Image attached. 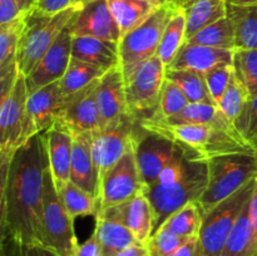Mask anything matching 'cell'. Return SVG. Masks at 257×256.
<instances>
[{
	"instance_id": "obj_1",
	"label": "cell",
	"mask_w": 257,
	"mask_h": 256,
	"mask_svg": "<svg viewBox=\"0 0 257 256\" xmlns=\"http://www.w3.org/2000/svg\"><path fill=\"white\" fill-rule=\"evenodd\" d=\"M2 161L0 238L39 245L42 230L44 171L48 165L44 135L38 133Z\"/></svg>"
},
{
	"instance_id": "obj_2",
	"label": "cell",
	"mask_w": 257,
	"mask_h": 256,
	"mask_svg": "<svg viewBox=\"0 0 257 256\" xmlns=\"http://www.w3.org/2000/svg\"><path fill=\"white\" fill-rule=\"evenodd\" d=\"M138 123L146 132L172 141L193 162L208 163L213 158L236 153L257 155L237 130L212 124H167L152 118H143Z\"/></svg>"
},
{
	"instance_id": "obj_3",
	"label": "cell",
	"mask_w": 257,
	"mask_h": 256,
	"mask_svg": "<svg viewBox=\"0 0 257 256\" xmlns=\"http://www.w3.org/2000/svg\"><path fill=\"white\" fill-rule=\"evenodd\" d=\"M208 181V163L193 162L182 151L151 187L143 188L155 213V232L183 206L197 202ZM153 232V233H155Z\"/></svg>"
},
{
	"instance_id": "obj_4",
	"label": "cell",
	"mask_w": 257,
	"mask_h": 256,
	"mask_svg": "<svg viewBox=\"0 0 257 256\" xmlns=\"http://www.w3.org/2000/svg\"><path fill=\"white\" fill-rule=\"evenodd\" d=\"M257 178V155L236 153L221 156L208 162V181L197 203L202 218L215 206L225 201Z\"/></svg>"
},
{
	"instance_id": "obj_5",
	"label": "cell",
	"mask_w": 257,
	"mask_h": 256,
	"mask_svg": "<svg viewBox=\"0 0 257 256\" xmlns=\"http://www.w3.org/2000/svg\"><path fill=\"white\" fill-rule=\"evenodd\" d=\"M83 7L84 5L72 7L53 17H42L34 12L30 13L18 48L20 74L27 77L34 69Z\"/></svg>"
},
{
	"instance_id": "obj_6",
	"label": "cell",
	"mask_w": 257,
	"mask_h": 256,
	"mask_svg": "<svg viewBox=\"0 0 257 256\" xmlns=\"http://www.w3.org/2000/svg\"><path fill=\"white\" fill-rule=\"evenodd\" d=\"M78 245L79 242L75 235L74 220L70 217L60 198L49 165H47L44 171L40 246L60 256H73Z\"/></svg>"
},
{
	"instance_id": "obj_7",
	"label": "cell",
	"mask_w": 257,
	"mask_h": 256,
	"mask_svg": "<svg viewBox=\"0 0 257 256\" xmlns=\"http://www.w3.org/2000/svg\"><path fill=\"white\" fill-rule=\"evenodd\" d=\"M178 8L172 3L157 8L147 20L120 39L119 67L124 79L141 64L157 55L163 32Z\"/></svg>"
},
{
	"instance_id": "obj_8",
	"label": "cell",
	"mask_w": 257,
	"mask_h": 256,
	"mask_svg": "<svg viewBox=\"0 0 257 256\" xmlns=\"http://www.w3.org/2000/svg\"><path fill=\"white\" fill-rule=\"evenodd\" d=\"M255 181L218 203L203 217L202 227L198 235L203 256L222 255L236 221L250 202Z\"/></svg>"
},
{
	"instance_id": "obj_9",
	"label": "cell",
	"mask_w": 257,
	"mask_h": 256,
	"mask_svg": "<svg viewBox=\"0 0 257 256\" xmlns=\"http://www.w3.org/2000/svg\"><path fill=\"white\" fill-rule=\"evenodd\" d=\"M165 79L166 65L157 55L141 64L124 79L128 112L138 122L157 110Z\"/></svg>"
},
{
	"instance_id": "obj_10",
	"label": "cell",
	"mask_w": 257,
	"mask_h": 256,
	"mask_svg": "<svg viewBox=\"0 0 257 256\" xmlns=\"http://www.w3.org/2000/svg\"><path fill=\"white\" fill-rule=\"evenodd\" d=\"M27 80L19 75L12 92L0 100V160L10 161L27 140Z\"/></svg>"
},
{
	"instance_id": "obj_11",
	"label": "cell",
	"mask_w": 257,
	"mask_h": 256,
	"mask_svg": "<svg viewBox=\"0 0 257 256\" xmlns=\"http://www.w3.org/2000/svg\"><path fill=\"white\" fill-rule=\"evenodd\" d=\"M138 130V120L132 115H127L118 122L88 132L99 181L135 143Z\"/></svg>"
},
{
	"instance_id": "obj_12",
	"label": "cell",
	"mask_w": 257,
	"mask_h": 256,
	"mask_svg": "<svg viewBox=\"0 0 257 256\" xmlns=\"http://www.w3.org/2000/svg\"><path fill=\"white\" fill-rule=\"evenodd\" d=\"M143 188L145 186L141 178L137 158H136L135 141L123 157L105 173L100 181L99 198H98L99 210L127 202L136 196L143 193Z\"/></svg>"
},
{
	"instance_id": "obj_13",
	"label": "cell",
	"mask_w": 257,
	"mask_h": 256,
	"mask_svg": "<svg viewBox=\"0 0 257 256\" xmlns=\"http://www.w3.org/2000/svg\"><path fill=\"white\" fill-rule=\"evenodd\" d=\"M99 79L83 89L64 97L62 114L54 125L72 135L88 133L102 127V117L97 103V85Z\"/></svg>"
},
{
	"instance_id": "obj_14",
	"label": "cell",
	"mask_w": 257,
	"mask_h": 256,
	"mask_svg": "<svg viewBox=\"0 0 257 256\" xmlns=\"http://www.w3.org/2000/svg\"><path fill=\"white\" fill-rule=\"evenodd\" d=\"M181 150L172 141L143 131L140 127L136 140V158L143 186L151 187Z\"/></svg>"
},
{
	"instance_id": "obj_15",
	"label": "cell",
	"mask_w": 257,
	"mask_h": 256,
	"mask_svg": "<svg viewBox=\"0 0 257 256\" xmlns=\"http://www.w3.org/2000/svg\"><path fill=\"white\" fill-rule=\"evenodd\" d=\"M63 104L60 80L30 93L27 103V140L52 128L62 114Z\"/></svg>"
},
{
	"instance_id": "obj_16",
	"label": "cell",
	"mask_w": 257,
	"mask_h": 256,
	"mask_svg": "<svg viewBox=\"0 0 257 256\" xmlns=\"http://www.w3.org/2000/svg\"><path fill=\"white\" fill-rule=\"evenodd\" d=\"M73 37H93L119 44L122 35L107 0H93L77 13L69 24Z\"/></svg>"
},
{
	"instance_id": "obj_17",
	"label": "cell",
	"mask_w": 257,
	"mask_h": 256,
	"mask_svg": "<svg viewBox=\"0 0 257 256\" xmlns=\"http://www.w3.org/2000/svg\"><path fill=\"white\" fill-rule=\"evenodd\" d=\"M97 216L124 225L142 245H147L155 232V213L145 193L120 205L99 210Z\"/></svg>"
},
{
	"instance_id": "obj_18",
	"label": "cell",
	"mask_w": 257,
	"mask_h": 256,
	"mask_svg": "<svg viewBox=\"0 0 257 256\" xmlns=\"http://www.w3.org/2000/svg\"><path fill=\"white\" fill-rule=\"evenodd\" d=\"M72 40L73 35L69 28H67L50 49L43 55L34 69L25 77L29 94L62 79L72 59Z\"/></svg>"
},
{
	"instance_id": "obj_19",
	"label": "cell",
	"mask_w": 257,
	"mask_h": 256,
	"mask_svg": "<svg viewBox=\"0 0 257 256\" xmlns=\"http://www.w3.org/2000/svg\"><path fill=\"white\" fill-rule=\"evenodd\" d=\"M30 13H23L13 22L0 25V100L12 92L20 75L18 48Z\"/></svg>"
},
{
	"instance_id": "obj_20",
	"label": "cell",
	"mask_w": 257,
	"mask_h": 256,
	"mask_svg": "<svg viewBox=\"0 0 257 256\" xmlns=\"http://www.w3.org/2000/svg\"><path fill=\"white\" fill-rule=\"evenodd\" d=\"M95 94L102 117V127L131 115L125 99L124 77L120 67L112 68L100 78Z\"/></svg>"
},
{
	"instance_id": "obj_21",
	"label": "cell",
	"mask_w": 257,
	"mask_h": 256,
	"mask_svg": "<svg viewBox=\"0 0 257 256\" xmlns=\"http://www.w3.org/2000/svg\"><path fill=\"white\" fill-rule=\"evenodd\" d=\"M232 60L233 50L185 43L167 68L192 70L205 75L216 68L232 64Z\"/></svg>"
},
{
	"instance_id": "obj_22",
	"label": "cell",
	"mask_w": 257,
	"mask_h": 256,
	"mask_svg": "<svg viewBox=\"0 0 257 256\" xmlns=\"http://www.w3.org/2000/svg\"><path fill=\"white\" fill-rule=\"evenodd\" d=\"M44 135L48 165L57 190L70 181V165H72L73 135L63 128L53 125Z\"/></svg>"
},
{
	"instance_id": "obj_23",
	"label": "cell",
	"mask_w": 257,
	"mask_h": 256,
	"mask_svg": "<svg viewBox=\"0 0 257 256\" xmlns=\"http://www.w3.org/2000/svg\"><path fill=\"white\" fill-rule=\"evenodd\" d=\"M70 181L99 198V173L93 158L90 147L89 133L73 135L72 165H70Z\"/></svg>"
},
{
	"instance_id": "obj_24",
	"label": "cell",
	"mask_w": 257,
	"mask_h": 256,
	"mask_svg": "<svg viewBox=\"0 0 257 256\" xmlns=\"http://www.w3.org/2000/svg\"><path fill=\"white\" fill-rule=\"evenodd\" d=\"M72 58L105 70L119 67L118 44L93 37H73Z\"/></svg>"
},
{
	"instance_id": "obj_25",
	"label": "cell",
	"mask_w": 257,
	"mask_h": 256,
	"mask_svg": "<svg viewBox=\"0 0 257 256\" xmlns=\"http://www.w3.org/2000/svg\"><path fill=\"white\" fill-rule=\"evenodd\" d=\"M181 8L185 12L187 23L186 39L203 28L227 17L226 0H187Z\"/></svg>"
},
{
	"instance_id": "obj_26",
	"label": "cell",
	"mask_w": 257,
	"mask_h": 256,
	"mask_svg": "<svg viewBox=\"0 0 257 256\" xmlns=\"http://www.w3.org/2000/svg\"><path fill=\"white\" fill-rule=\"evenodd\" d=\"M167 124H212L228 130H236L235 124L221 112L217 104L210 103H190L182 112L166 119L147 117Z\"/></svg>"
},
{
	"instance_id": "obj_27",
	"label": "cell",
	"mask_w": 257,
	"mask_h": 256,
	"mask_svg": "<svg viewBox=\"0 0 257 256\" xmlns=\"http://www.w3.org/2000/svg\"><path fill=\"white\" fill-rule=\"evenodd\" d=\"M93 235L99 242L102 256H115L124 248L138 241L133 233L122 223L95 216V227Z\"/></svg>"
},
{
	"instance_id": "obj_28",
	"label": "cell",
	"mask_w": 257,
	"mask_h": 256,
	"mask_svg": "<svg viewBox=\"0 0 257 256\" xmlns=\"http://www.w3.org/2000/svg\"><path fill=\"white\" fill-rule=\"evenodd\" d=\"M227 18L235 29L236 48L257 49V4L233 5L227 3Z\"/></svg>"
},
{
	"instance_id": "obj_29",
	"label": "cell",
	"mask_w": 257,
	"mask_h": 256,
	"mask_svg": "<svg viewBox=\"0 0 257 256\" xmlns=\"http://www.w3.org/2000/svg\"><path fill=\"white\" fill-rule=\"evenodd\" d=\"M113 17L119 27L122 38L142 24L157 7L145 0H107Z\"/></svg>"
},
{
	"instance_id": "obj_30",
	"label": "cell",
	"mask_w": 257,
	"mask_h": 256,
	"mask_svg": "<svg viewBox=\"0 0 257 256\" xmlns=\"http://www.w3.org/2000/svg\"><path fill=\"white\" fill-rule=\"evenodd\" d=\"M186 15L182 8H178L171 20L168 22L165 32H163L162 39H161L160 48H158L157 57L161 62L166 65V68L173 62L177 53L182 48L186 42Z\"/></svg>"
},
{
	"instance_id": "obj_31",
	"label": "cell",
	"mask_w": 257,
	"mask_h": 256,
	"mask_svg": "<svg viewBox=\"0 0 257 256\" xmlns=\"http://www.w3.org/2000/svg\"><path fill=\"white\" fill-rule=\"evenodd\" d=\"M107 72L108 70L97 67V65L72 58L67 72L60 79V89H62L63 95L67 97V95L83 89L95 80L100 79Z\"/></svg>"
},
{
	"instance_id": "obj_32",
	"label": "cell",
	"mask_w": 257,
	"mask_h": 256,
	"mask_svg": "<svg viewBox=\"0 0 257 256\" xmlns=\"http://www.w3.org/2000/svg\"><path fill=\"white\" fill-rule=\"evenodd\" d=\"M166 78L181 88L190 103H210L216 104L213 98L208 92L205 75L192 70L171 69L166 68Z\"/></svg>"
},
{
	"instance_id": "obj_33",
	"label": "cell",
	"mask_w": 257,
	"mask_h": 256,
	"mask_svg": "<svg viewBox=\"0 0 257 256\" xmlns=\"http://www.w3.org/2000/svg\"><path fill=\"white\" fill-rule=\"evenodd\" d=\"M185 43L206 45V47L218 48V49L235 50V29L230 19L226 17L203 28L192 37L187 38Z\"/></svg>"
},
{
	"instance_id": "obj_34",
	"label": "cell",
	"mask_w": 257,
	"mask_h": 256,
	"mask_svg": "<svg viewBox=\"0 0 257 256\" xmlns=\"http://www.w3.org/2000/svg\"><path fill=\"white\" fill-rule=\"evenodd\" d=\"M58 192L73 220L79 216H97L99 211L98 198L83 188L78 187L72 181L60 187Z\"/></svg>"
},
{
	"instance_id": "obj_35",
	"label": "cell",
	"mask_w": 257,
	"mask_h": 256,
	"mask_svg": "<svg viewBox=\"0 0 257 256\" xmlns=\"http://www.w3.org/2000/svg\"><path fill=\"white\" fill-rule=\"evenodd\" d=\"M221 256H253V233L248 205L236 221Z\"/></svg>"
},
{
	"instance_id": "obj_36",
	"label": "cell",
	"mask_w": 257,
	"mask_h": 256,
	"mask_svg": "<svg viewBox=\"0 0 257 256\" xmlns=\"http://www.w3.org/2000/svg\"><path fill=\"white\" fill-rule=\"evenodd\" d=\"M202 215L197 203L191 202L170 216L162 226L182 237H198L202 227Z\"/></svg>"
},
{
	"instance_id": "obj_37",
	"label": "cell",
	"mask_w": 257,
	"mask_h": 256,
	"mask_svg": "<svg viewBox=\"0 0 257 256\" xmlns=\"http://www.w3.org/2000/svg\"><path fill=\"white\" fill-rule=\"evenodd\" d=\"M233 72L242 82L250 97L257 95V49L233 50Z\"/></svg>"
},
{
	"instance_id": "obj_38",
	"label": "cell",
	"mask_w": 257,
	"mask_h": 256,
	"mask_svg": "<svg viewBox=\"0 0 257 256\" xmlns=\"http://www.w3.org/2000/svg\"><path fill=\"white\" fill-rule=\"evenodd\" d=\"M188 104H190V100L181 90V88L172 80L166 78L162 84V89H161L160 104H158L157 110L151 117L166 119L182 112Z\"/></svg>"
},
{
	"instance_id": "obj_39",
	"label": "cell",
	"mask_w": 257,
	"mask_h": 256,
	"mask_svg": "<svg viewBox=\"0 0 257 256\" xmlns=\"http://www.w3.org/2000/svg\"><path fill=\"white\" fill-rule=\"evenodd\" d=\"M250 98L251 97L248 94L246 87L236 77L235 72H233L232 78L230 80V84H228L223 97L221 98L220 103H218V107H220L221 112L235 124V120L242 113L243 108L247 104Z\"/></svg>"
},
{
	"instance_id": "obj_40",
	"label": "cell",
	"mask_w": 257,
	"mask_h": 256,
	"mask_svg": "<svg viewBox=\"0 0 257 256\" xmlns=\"http://www.w3.org/2000/svg\"><path fill=\"white\" fill-rule=\"evenodd\" d=\"M190 238L177 235L170 228L161 226L147 242L148 256H172L178 247Z\"/></svg>"
},
{
	"instance_id": "obj_41",
	"label": "cell",
	"mask_w": 257,
	"mask_h": 256,
	"mask_svg": "<svg viewBox=\"0 0 257 256\" xmlns=\"http://www.w3.org/2000/svg\"><path fill=\"white\" fill-rule=\"evenodd\" d=\"M235 127L243 140L257 151V95L250 98L242 113L235 120Z\"/></svg>"
},
{
	"instance_id": "obj_42",
	"label": "cell",
	"mask_w": 257,
	"mask_h": 256,
	"mask_svg": "<svg viewBox=\"0 0 257 256\" xmlns=\"http://www.w3.org/2000/svg\"><path fill=\"white\" fill-rule=\"evenodd\" d=\"M233 74V67L232 64L230 65H222L216 69L211 70V72L206 73L205 79L206 84H207L208 92H210L211 97L213 98L216 104L218 105L221 98L225 94L226 89H227L230 80Z\"/></svg>"
},
{
	"instance_id": "obj_43",
	"label": "cell",
	"mask_w": 257,
	"mask_h": 256,
	"mask_svg": "<svg viewBox=\"0 0 257 256\" xmlns=\"http://www.w3.org/2000/svg\"><path fill=\"white\" fill-rule=\"evenodd\" d=\"M0 256H60L39 245H23L9 238L0 240Z\"/></svg>"
},
{
	"instance_id": "obj_44",
	"label": "cell",
	"mask_w": 257,
	"mask_h": 256,
	"mask_svg": "<svg viewBox=\"0 0 257 256\" xmlns=\"http://www.w3.org/2000/svg\"><path fill=\"white\" fill-rule=\"evenodd\" d=\"M93 0H39L34 13L42 17H53L77 5H85Z\"/></svg>"
},
{
	"instance_id": "obj_45",
	"label": "cell",
	"mask_w": 257,
	"mask_h": 256,
	"mask_svg": "<svg viewBox=\"0 0 257 256\" xmlns=\"http://www.w3.org/2000/svg\"><path fill=\"white\" fill-rule=\"evenodd\" d=\"M22 14L17 0H0V25L13 22Z\"/></svg>"
},
{
	"instance_id": "obj_46",
	"label": "cell",
	"mask_w": 257,
	"mask_h": 256,
	"mask_svg": "<svg viewBox=\"0 0 257 256\" xmlns=\"http://www.w3.org/2000/svg\"><path fill=\"white\" fill-rule=\"evenodd\" d=\"M73 256H102V250L97 237L92 235L84 242L79 243Z\"/></svg>"
},
{
	"instance_id": "obj_47",
	"label": "cell",
	"mask_w": 257,
	"mask_h": 256,
	"mask_svg": "<svg viewBox=\"0 0 257 256\" xmlns=\"http://www.w3.org/2000/svg\"><path fill=\"white\" fill-rule=\"evenodd\" d=\"M248 212H250L253 233V256H257V178L255 181V186H253L250 203H248Z\"/></svg>"
},
{
	"instance_id": "obj_48",
	"label": "cell",
	"mask_w": 257,
	"mask_h": 256,
	"mask_svg": "<svg viewBox=\"0 0 257 256\" xmlns=\"http://www.w3.org/2000/svg\"><path fill=\"white\" fill-rule=\"evenodd\" d=\"M172 256H203L198 237H192L178 247Z\"/></svg>"
},
{
	"instance_id": "obj_49",
	"label": "cell",
	"mask_w": 257,
	"mask_h": 256,
	"mask_svg": "<svg viewBox=\"0 0 257 256\" xmlns=\"http://www.w3.org/2000/svg\"><path fill=\"white\" fill-rule=\"evenodd\" d=\"M147 255H148L147 246L137 242L135 243V245L130 246V247L124 248L123 251H120V252L117 253L115 256H147Z\"/></svg>"
},
{
	"instance_id": "obj_50",
	"label": "cell",
	"mask_w": 257,
	"mask_h": 256,
	"mask_svg": "<svg viewBox=\"0 0 257 256\" xmlns=\"http://www.w3.org/2000/svg\"><path fill=\"white\" fill-rule=\"evenodd\" d=\"M17 3L22 13H29L34 12L39 0H17Z\"/></svg>"
},
{
	"instance_id": "obj_51",
	"label": "cell",
	"mask_w": 257,
	"mask_h": 256,
	"mask_svg": "<svg viewBox=\"0 0 257 256\" xmlns=\"http://www.w3.org/2000/svg\"><path fill=\"white\" fill-rule=\"evenodd\" d=\"M226 3L233 5H256L257 0H226Z\"/></svg>"
},
{
	"instance_id": "obj_52",
	"label": "cell",
	"mask_w": 257,
	"mask_h": 256,
	"mask_svg": "<svg viewBox=\"0 0 257 256\" xmlns=\"http://www.w3.org/2000/svg\"><path fill=\"white\" fill-rule=\"evenodd\" d=\"M187 2V0H172V4H175V5H177V7H182L183 4H185V3Z\"/></svg>"
},
{
	"instance_id": "obj_53",
	"label": "cell",
	"mask_w": 257,
	"mask_h": 256,
	"mask_svg": "<svg viewBox=\"0 0 257 256\" xmlns=\"http://www.w3.org/2000/svg\"><path fill=\"white\" fill-rule=\"evenodd\" d=\"M147 256H148V255H147Z\"/></svg>"
}]
</instances>
